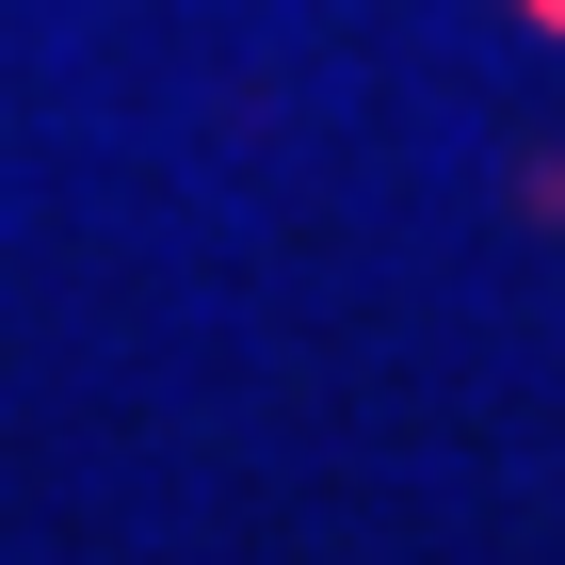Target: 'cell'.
I'll use <instances>...</instances> for the list:
<instances>
[{"instance_id":"6da1fadb","label":"cell","mask_w":565,"mask_h":565,"mask_svg":"<svg viewBox=\"0 0 565 565\" xmlns=\"http://www.w3.org/2000/svg\"><path fill=\"white\" fill-rule=\"evenodd\" d=\"M518 17H550V33H565V0H518Z\"/></svg>"}]
</instances>
